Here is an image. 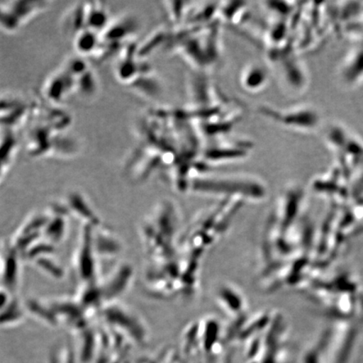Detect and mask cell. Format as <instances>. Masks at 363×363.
<instances>
[{
  "instance_id": "1",
  "label": "cell",
  "mask_w": 363,
  "mask_h": 363,
  "mask_svg": "<svg viewBox=\"0 0 363 363\" xmlns=\"http://www.w3.org/2000/svg\"><path fill=\"white\" fill-rule=\"evenodd\" d=\"M88 62L80 58L69 59L45 81L43 93L53 104L68 102L72 97L93 98L98 81Z\"/></svg>"
},
{
  "instance_id": "2",
  "label": "cell",
  "mask_w": 363,
  "mask_h": 363,
  "mask_svg": "<svg viewBox=\"0 0 363 363\" xmlns=\"http://www.w3.org/2000/svg\"><path fill=\"white\" fill-rule=\"evenodd\" d=\"M189 190L195 193L220 195L225 198L257 201L266 196L267 190L260 179L243 174H198L190 181Z\"/></svg>"
},
{
  "instance_id": "3",
  "label": "cell",
  "mask_w": 363,
  "mask_h": 363,
  "mask_svg": "<svg viewBox=\"0 0 363 363\" xmlns=\"http://www.w3.org/2000/svg\"><path fill=\"white\" fill-rule=\"evenodd\" d=\"M48 2L13 1L0 4V28L16 33L47 9Z\"/></svg>"
},
{
  "instance_id": "4",
  "label": "cell",
  "mask_w": 363,
  "mask_h": 363,
  "mask_svg": "<svg viewBox=\"0 0 363 363\" xmlns=\"http://www.w3.org/2000/svg\"><path fill=\"white\" fill-rule=\"evenodd\" d=\"M257 112L272 123L289 130H308L311 129L313 125L312 122H310L312 116H308L312 115V113L303 106L281 108L269 104H261L257 107Z\"/></svg>"
},
{
  "instance_id": "5",
  "label": "cell",
  "mask_w": 363,
  "mask_h": 363,
  "mask_svg": "<svg viewBox=\"0 0 363 363\" xmlns=\"http://www.w3.org/2000/svg\"><path fill=\"white\" fill-rule=\"evenodd\" d=\"M251 149V144L247 140L214 142L203 149L202 162L208 167L210 164L242 160L248 156Z\"/></svg>"
},
{
  "instance_id": "6",
  "label": "cell",
  "mask_w": 363,
  "mask_h": 363,
  "mask_svg": "<svg viewBox=\"0 0 363 363\" xmlns=\"http://www.w3.org/2000/svg\"><path fill=\"white\" fill-rule=\"evenodd\" d=\"M269 70L259 63L245 66L240 74V84L244 90L251 94L262 92L269 84Z\"/></svg>"
},
{
  "instance_id": "7",
  "label": "cell",
  "mask_w": 363,
  "mask_h": 363,
  "mask_svg": "<svg viewBox=\"0 0 363 363\" xmlns=\"http://www.w3.org/2000/svg\"><path fill=\"white\" fill-rule=\"evenodd\" d=\"M19 142L13 131L6 128L0 135V179L10 167L15 157Z\"/></svg>"
},
{
  "instance_id": "8",
  "label": "cell",
  "mask_w": 363,
  "mask_h": 363,
  "mask_svg": "<svg viewBox=\"0 0 363 363\" xmlns=\"http://www.w3.org/2000/svg\"><path fill=\"white\" fill-rule=\"evenodd\" d=\"M218 298H219L222 308L230 315H243L244 298L237 290L229 287V286L221 288L219 294H218Z\"/></svg>"
},
{
  "instance_id": "9",
  "label": "cell",
  "mask_w": 363,
  "mask_h": 363,
  "mask_svg": "<svg viewBox=\"0 0 363 363\" xmlns=\"http://www.w3.org/2000/svg\"><path fill=\"white\" fill-rule=\"evenodd\" d=\"M216 10L217 7H207L204 9V10L203 11H199V13H202L204 18H207V13L214 12ZM199 16H201L198 15L197 13L196 16L189 18V21L186 22V24H196V23H201L203 21V19H201V18Z\"/></svg>"
}]
</instances>
